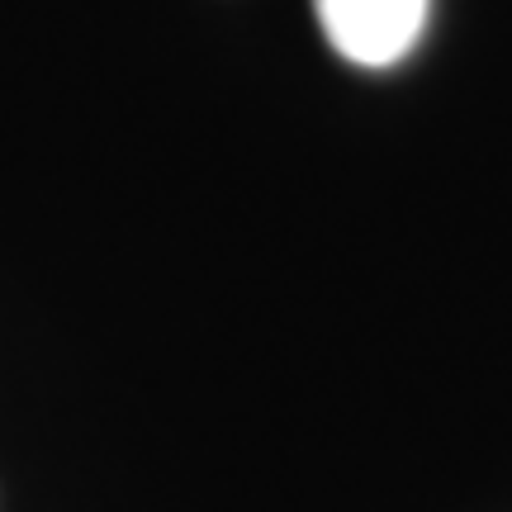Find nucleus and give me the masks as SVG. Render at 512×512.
Wrapping results in <instances>:
<instances>
[{"label": "nucleus", "instance_id": "nucleus-1", "mask_svg": "<svg viewBox=\"0 0 512 512\" xmlns=\"http://www.w3.org/2000/svg\"><path fill=\"white\" fill-rule=\"evenodd\" d=\"M318 24L356 67H394L418 48L432 0H313Z\"/></svg>", "mask_w": 512, "mask_h": 512}]
</instances>
